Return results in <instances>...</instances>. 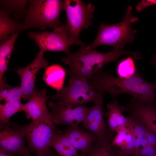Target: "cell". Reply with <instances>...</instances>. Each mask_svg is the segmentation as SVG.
I'll use <instances>...</instances> for the list:
<instances>
[{"label":"cell","instance_id":"1","mask_svg":"<svg viewBox=\"0 0 156 156\" xmlns=\"http://www.w3.org/2000/svg\"><path fill=\"white\" fill-rule=\"evenodd\" d=\"M87 81L98 92L102 94L109 93L113 99H116L120 94L127 93L143 103L155 102L156 83L146 81L138 71L131 77L121 78L114 77L110 72L101 69Z\"/></svg>","mask_w":156,"mask_h":156},{"label":"cell","instance_id":"2","mask_svg":"<svg viewBox=\"0 0 156 156\" xmlns=\"http://www.w3.org/2000/svg\"><path fill=\"white\" fill-rule=\"evenodd\" d=\"M130 54L137 59L138 52H131L122 49H115L111 51L102 53L90 48L81 43L79 50L70 53L62 58V61L68 66L66 71L69 77L74 76L87 81L91 79L105 64L117 60L121 56Z\"/></svg>","mask_w":156,"mask_h":156},{"label":"cell","instance_id":"3","mask_svg":"<svg viewBox=\"0 0 156 156\" xmlns=\"http://www.w3.org/2000/svg\"><path fill=\"white\" fill-rule=\"evenodd\" d=\"M52 113L48 111L29 124L19 128L27 142L30 152L36 156L52 155L55 154L50 148V144L57 130Z\"/></svg>","mask_w":156,"mask_h":156},{"label":"cell","instance_id":"4","mask_svg":"<svg viewBox=\"0 0 156 156\" xmlns=\"http://www.w3.org/2000/svg\"><path fill=\"white\" fill-rule=\"evenodd\" d=\"M65 1L61 0H30L26 16L22 23L24 29L47 27L53 29L62 24L60 19L64 10Z\"/></svg>","mask_w":156,"mask_h":156},{"label":"cell","instance_id":"5","mask_svg":"<svg viewBox=\"0 0 156 156\" xmlns=\"http://www.w3.org/2000/svg\"><path fill=\"white\" fill-rule=\"evenodd\" d=\"M132 9L130 6L127 7L124 19L120 23L112 25L101 23L95 40L88 47L94 49L98 46L105 45L115 49H122L127 43H132L137 31L133 30L131 25L138 19L132 16Z\"/></svg>","mask_w":156,"mask_h":156},{"label":"cell","instance_id":"6","mask_svg":"<svg viewBox=\"0 0 156 156\" xmlns=\"http://www.w3.org/2000/svg\"><path fill=\"white\" fill-rule=\"evenodd\" d=\"M69 77L68 85L48 98L58 100L62 104L75 105H83L90 102L95 104L103 101V94L98 92L87 81L74 76Z\"/></svg>","mask_w":156,"mask_h":156},{"label":"cell","instance_id":"7","mask_svg":"<svg viewBox=\"0 0 156 156\" xmlns=\"http://www.w3.org/2000/svg\"><path fill=\"white\" fill-rule=\"evenodd\" d=\"M95 7L91 3L85 4L81 0H66L64 10L67 18L66 25L71 45H81L79 36L81 31L92 25L91 20Z\"/></svg>","mask_w":156,"mask_h":156},{"label":"cell","instance_id":"8","mask_svg":"<svg viewBox=\"0 0 156 156\" xmlns=\"http://www.w3.org/2000/svg\"><path fill=\"white\" fill-rule=\"evenodd\" d=\"M53 29L52 31H30L27 35L35 42L40 50L44 52L47 51H62L67 55L69 54L71 44L66 25H61Z\"/></svg>","mask_w":156,"mask_h":156},{"label":"cell","instance_id":"9","mask_svg":"<svg viewBox=\"0 0 156 156\" xmlns=\"http://www.w3.org/2000/svg\"><path fill=\"white\" fill-rule=\"evenodd\" d=\"M51 110L55 123L78 127L89 113L91 107L83 105L64 104L51 101L48 103Z\"/></svg>","mask_w":156,"mask_h":156},{"label":"cell","instance_id":"10","mask_svg":"<svg viewBox=\"0 0 156 156\" xmlns=\"http://www.w3.org/2000/svg\"><path fill=\"white\" fill-rule=\"evenodd\" d=\"M44 53L40 50L30 64L24 67L19 68L16 70L20 78V88L24 100H29L37 91L35 88L36 74L40 69L46 68L49 64L44 57Z\"/></svg>","mask_w":156,"mask_h":156},{"label":"cell","instance_id":"11","mask_svg":"<svg viewBox=\"0 0 156 156\" xmlns=\"http://www.w3.org/2000/svg\"><path fill=\"white\" fill-rule=\"evenodd\" d=\"M19 126L10 122L0 127V149L22 156L30 152L25 146V136Z\"/></svg>","mask_w":156,"mask_h":156},{"label":"cell","instance_id":"12","mask_svg":"<svg viewBox=\"0 0 156 156\" xmlns=\"http://www.w3.org/2000/svg\"><path fill=\"white\" fill-rule=\"evenodd\" d=\"M125 108L129 116L156 135V102L144 103L132 98Z\"/></svg>","mask_w":156,"mask_h":156},{"label":"cell","instance_id":"13","mask_svg":"<svg viewBox=\"0 0 156 156\" xmlns=\"http://www.w3.org/2000/svg\"><path fill=\"white\" fill-rule=\"evenodd\" d=\"M103 101L91 107L82 122V127L97 135L99 138L106 137L111 132L108 129L103 118Z\"/></svg>","mask_w":156,"mask_h":156},{"label":"cell","instance_id":"14","mask_svg":"<svg viewBox=\"0 0 156 156\" xmlns=\"http://www.w3.org/2000/svg\"><path fill=\"white\" fill-rule=\"evenodd\" d=\"M65 133L73 146L81 151L83 155L88 153L99 139L92 132L80 129L78 127L68 126Z\"/></svg>","mask_w":156,"mask_h":156},{"label":"cell","instance_id":"15","mask_svg":"<svg viewBox=\"0 0 156 156\" xmlns=\"http://www.w3.org/2000/svg\"><path fill=\"white\" fill-rule=\"evenodd\" d=\"M48 98L46 89L36 91L29 101L23 105L22 111L25 113L27 118L35 120L49 111L46 105Z\"/></svg>","mask_w":156,"mask_h":156},{"label":"cell","instance_id":"16","mask_svg":"<svg viewBox=\"0 0 156 156\" xmlns=\"http://www.w3.org/2000/svg\"><path fill=\"white\" fill-rule=\"evenodd\" d=\"M107 111L106 115L108 118L109 129L112 134L114 132L117 133L121 127H127L128 120L122 113L125 111V107L118 103L117 100L113 99V102L107 105Z\"/></svg>","mask_w":156,"mask_h":156},{"label":"cell","instance_id":"17","mask_svg":"<svg viewBox=\"0 0 156 156\" xmlns=\"http://www.w3.org/2000/svg\"><path fill=\"white\" fill-rule=\"evenodd\" d=\"M19 33L11 35L10 38L1 44L0 47V91L11 88L5 82L4 75L6 71L14 44Z\"/></svg>","mask_w":156,"mask_h":156},{"label":"cell","instance_id":"18","mask_svg":"<svg viewBox=\"0 0 156 156\" xmlns=\"http://www.w3.org/2000/svg\"><path fill=\"white\" fill-rule=\"evenodd\" d=\"M50 146L55 150L60 156H81L65 133L59 129L51 140Z\"/></svg>","mask_w":156,"mask_h":156},{"label":"cell","instance_id":"19","mask_svg":"<svg viewBox=\"0 0 156 156\" xmlns=\"http://www.w3.org/2000/svg\"><path fill=\"white\" fill-rule=\"evenodd\" d=\"M29 0H0V11L10 16L12 15L15 20L24 19Z\"/></svg>","mask_w":156,"mask_h":156},{"label":"cell","instance_id":"20","mask_svg":"<svg viewBox=\"0 0 156 156\" xmlns=\"http://www.w3.org/2000/svg\"><path fill=\"white\" fill-rule=\"evenodd\" d=\"M66 71L59 65L53 64L46 68L43 79L46 84L57 91L63 87Z\"/></svg>","mask_w":156,"mask_h":156},{"label":"cell","instance_id":"21","mask_svg":"<svg viewBox=\"0 0 156 156\" xmlns=\"http://www.w3.org/2000/svg\"><path fill=\"white\" fill-rule=\"evenodd\" d=\"M24 29L22 23L0 11V43L1 44L10 38L9 35L20 33Z\"/></svg>","mask_w":156,"mask_h":156},{"label":"cell","instance_id":"22","mask_svg":"<svg viewBox=\"0 0 156 156\" xmlns=\"http://www.w3.org/2000/svg\"><path fill=\"white\" fill-rule=\"evenodd\" d=\"M111 132L106 137L99 138L94 144L89 152L84 156H114L111 140Z\"/></svg>","mask_w":156,"mask_h":156},{"label":"cell","instance_id":"23","mask_svg":"<svg viewBox=\"0 0 156 156\" xmlns=\"http://www.w3.org/2000/svg\"><path fill=\"white\" fill-rule=\"evenodd\" d=\"M23 104L21 99L15 102L0 104V127L9 124L10 118L14 114L22 111Z\"/></svg>","mask_w":156,"mask_h":156},{"label":"cell","instance_id":"24","mask_svg":"<svg viewBox=\"0 0 156 156\" xmlns=\"http://www.w3.org/2000/svg\"><path fill=\"white\" fill-rule=\"evenodd\" d=\"M117 133L111 144L112 146H118L120 149L125 147L134 138L133 131L129 125L127 127H121Z\"/></svg>","mask_w":156,"mask_h":156},{"label":"cell","instance_id":"25","mask_svg":"<svg viewBox=\"0 0 156 156\" xmlns=\"http://www.w3.org/2000/svg\"><path fill=\"white\" fill-rule=\"evenodd\" d=\"M138 70L132 58L128 57L118 64L116 73L121 78H128L134 75Z\"/></svg>","mask_w":156,"mask_h":156},{"label":"cell","instance_id":"26","mask_svg":"<svg viewBox=\"0 0 156 156\" xmlns=\"http://www.w3.org/2000/svg\"><path fill=\"white\" fill-rule=\"evenodd\" d=\"M0 100H4L6 103L15 102L21 99L23 92L20 87H12L0 91Z\"/></svg>","mask_w":156,"mask_h":156},{"label":"cell","instance_id":"27","mask_svg":"<svg viewBox=\"0 0 156 156\" xmlns=\"http://www.w3.org/2000/svg\"><path fill=\"white\" fill-rule=\"evenodd\" d=\"M156 154V148L149 145L139 148L136 153L133 156H154Z\"/></svg>","mask_w":156,"mask_h":156},{"label":"cell","instance_id":"28","mask_svg":"<svg viewBox=\"0 0 156 156\" xmlns=\"http://www.w3.org/2000/svg\"><path fill=\"white\" fill-rule=\"evenodd\" d=\"M144 137L146 138L150 145L156 148V135L153 131L146 128Z\"/></svg>","mask_w":156,"mask_h":156},{"label":"cell","instance_id":"29","mask_svg":"<svg viewBox=\"0 0 156 156\" xmlns=\"http://www.w3.org/2000/svg\"><path fill=\"white\" fill-rule=\"evenodd\" d=\"M156 4V0H143L135 6L136 10L138 12L142 11L146 7Z\"/></svg>","mask_w":156,"mask_h":156},{"label":"cell","instance_id":"30","mask_svg":"<svg viewBox=\"0 0 156 156\" xmlns=\"http://www.w3.org/2000/svg\"><path fill=\"white\" fill-rule=\"evenodd\" d=\"M149 145H150L146 138L145 137H144L141 143L140 146H142L141 148L145 147Z\"/></svg>","mask_w":156,"mask_h":156},{"label":"cell","instance_id":"31","mask_svg":"<svg viewBox=\"0 0 156 156\" xmlns=\"http://www.w3.org/2000/svg\"><path fill=\"white\" fill-rule=\"evenodd\" d=\"M0 156H14V155L0 149Z\"/></svg>","mask_w":156,"mask_h":156},{"label":"cell","instance_id":"32","mask_svg":"<svg viewBox=\"0 0 156 156\" xmlns=\"http://www.w3.org/2000/svg\"><path fill=\"white\" fill-rule=\"evenodd\" d=\"M151 64L154 65L156 67V55L154 54L153 55V59L151 62Z\"/></svg>","mask_w":156,"mask_h":156},{"label":"cell","instance_id":"33","mask_svg":"<svg viewBox=\"0 0 156 156\" xmlns=\"http://www.w3.org/2000/svg\"><path fill=\"white\" fill-rule=\"evenodd\" d=\"M22 156H31V155L30 153L27 154L25 155H24ZM60 156L59 155H57L56 154H55L54 155H47V156Z\"/></svg>","mask_w":156,"mask_h":156},{"label":"cell","instance_id":"34","mask_svg":"<svg viewBox=\"0 0 156 156\" xmlns=\"http://www.w3.org/2000/svg\"><path fill=\"white\" fill-rule=\"evenodd\" d=\"M114 153V156H133L132 155H129V156H124L122 155H119L118 154L116 153H115L114 151H113Z\"/></svg>","mask_w":156,"mask_h":156},{"label":"cell","instance_id":"35","mask_svg":"<svg viewBox=\"0 0 156 156\" xmlns=\"http://www.w3.org/2000/svg\"><path fill=\"white\" fill-rule=\"evenodd\" d=\"M81 156H83V155H82V154L81 155Z\"/></svg>","mask_w":156,"mask_h":156},{"label":"cell","instance_id":"36","mask_svg":"<svg viewBox=\"0 0 156 156\" xmlns=\"http://www.w3.org/2000/svg\"><path fill=\"white\" fill-rule=\"evenodd\" d=\"M154 156H156V154L155 155H154Z\"/></svg>","mask_w":156,"mask_h":156}]
</instances>
